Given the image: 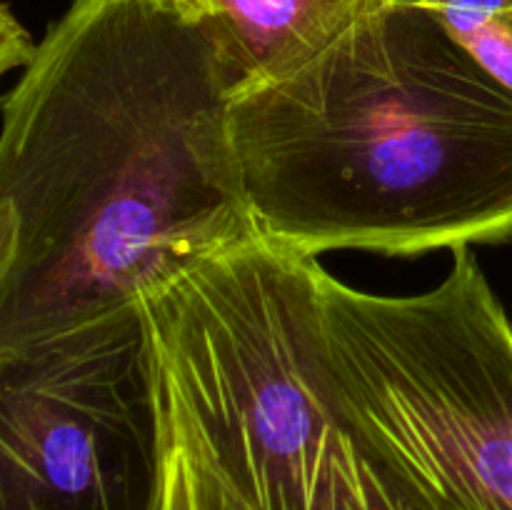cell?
<instances>
[{"mask_svg":"<svg viewBox=\"0 0 512 510\" xmlns=\"http://www.w3.org/2000/svg\"><path fill=\"white\" fill-rule=\"evenodd\" d=\"M205 35L170 0H73L0 100V353L130 308L255 235Z\"/></svg>","mask_w":512,"mask_h":510,"instance_id":"cell-1","label":"cell"},{"mask_svg":"<svg viewBox=\"0 0 512 510\" xmlns=\"http://www.w3.org/2000/svg\"><path fill=\"white\" fill-rule=\"evenodd\" d=\"M228 130L255 230L295 253L512 238V93L413 5L230 98Z\"/></svg>","mask_w":512,"mask_h":510,"instance_id":"cell-2","label":"cell"},{"mask_svg":"<svg viewBox=\"0 0 512 510\" xmlns=\"http://www.w3.org/2000/svg\"><path fill=\"white\" fill-rule=\"evenodd\" d=\"M318 268L255 233L143 290L170 438L248 510H440L350 420Z\"/></svg>","mask_w":512,"mask_h":510,"instance_id":"cell-3","label":"cell"},{"mask_svg":"<svg viewBox=\"0 0 512 510\" xmlns=\"http://www.w3.org/2000/svg\"><path fill=\"white\" fill-rule=\"evenodd\" d=\"M335 388L360 433L440 510H512V325L470 248L415 295L320 265Z\"/></svg>","mask_w":512,"mask_h":510,"instance_id":"cell-4","label":"cell"},{"mask_svg":"<svg viewBox=\"0 0 512 510\" xmlns=\"http://www.w3.org/2000/svg\"><path fill=\"white\" fill-rule=\"evenodd\" d=\"M165 465L140 300L0 353V510H163Z\"/></svg>","mask_w":512,"mask_h":510,"instance_id":"cell-5","label":"cell"},{"mask_svg":"<svg viewBox=\"0 0 512 510\" xmlns=\"http://www.w3.org/2000/svg\"><path fill=\"white\" fill-rule=\"evenodd\" d=\"M210 43L230 98L283 80L395 0H170Z\"/></svg>","mask_w":512,"mask_h":510,"instance_id":"cell-6","label":"cell"},{"mask_svg":"<svg viewBox=\"0 0 512 510\" xmlns=\"http://www.w3.org/2000/svg\"><path fill=\"white\" fill-rule=\"evenodd\" d=\"M428 13L512 93V0H398Z\"/></svg>","mask_w":512,"mask_h":510,"instance_id":"cell-7","label":"cell"},{"mask_svg":"<svg viewBox=\"0 0 512 510\" xmlns=\"http://www.w3.org/2000/svg\"><path fill=\"white\" fill-rule=\"evenodd\" d=\"M163 510H248L210 470L190 458L168 433Z\"/></svg>","mask_w":512,"mask_h":510,"instance_id":"cell-8","label":"cell"},{"mask_svg":"<svg viewBox=\"0 0 512 510\" xmlns=\"http://www.w3.org/2000/svg\"><path fill=\"white\" fill-rule=\"evenodd\" d=\"M35 40L20 20L10 13L5 3H0V78L13 70H23L35 53Z\"/></svg>","mask_w":512,"mask_h":510,"instance_id":"cell-9","label":"cell"},{"mask_svg":"<svg viewBox=\"0 0 512 510\" xmlns=\"http://www.w3.org/2000/svg\"><path fill=\"white\" fill-rule=\"evenodd\" d=\"M8 240H10L8 223H5V218H3V215H0V253H3V250L8 248Z\"/></svg>","mask_w":512,"mask_h":510,"instance_id":"cell-10","label":"cell"}]
</instances>
